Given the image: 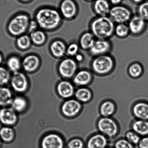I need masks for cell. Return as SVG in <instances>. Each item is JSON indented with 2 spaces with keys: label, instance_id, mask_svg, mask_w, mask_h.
I'll return each instance as SVG.
<instances>
[{
  "label": "cell",
  "instance_id": "6da1fadb",
  "mask_svg": "<svg viewBox=\"0 0 148 148\" xmlns=\"http://www.w3.org/2000/svg\"><path fill=\"white\" fill-rule=\"evenodd\" d=\"M91 33L98 39L107 40L114 32V22L109 17L99 16L95 18L90 24Z\"/></svg>",
  "mask_w": 148,
  "mask_h": 148
},
{
  "label": "cell",
  "instance_id": "7a4b0ae2",
  "mask_svg": "<svg viewBox=\"0 0 148 148\" xmlns=\"http://www.w3.org/2000/svg\"><path fill=\"white\" fill-rule=\"evenodd\" d=\"M38 25L44 29H52L56 28L61 21L60 14L55 10L49 8L40 10L36 15Z\"/></svg>",
  "mask_w": 148,
  "mask_h": 148
},
{
  "label": "cell",
  "instance_id": "3957f363",
  "mask_svg": "<svg viewBox=\"0 0 148 148\" xmlns=\"http://www.w3.org/2000/svg\"><path fill=\"white\" fill-rule=\"evenodd\" d=\"M114 65L112 58L106 54L97 56L93 60L91 64L93 71L100 75L110 73L113 70Z\"/></svg>",
  "mask_w": 148,
  "mask_h": 148
},
{
  "label": "cell",
  "instance_id": "277c9868",
  "mask_svg": "<svg viewBox=\"0 0 148 148\" xmlns=\"http://www.w3.org/2000/svg\"><path fill=\"white\" fill-rule=\"evenodd\" d=\"M28 16L21 14L16 16L11 20L8 25V30L13 35L18 36L26 31L29 24Z\"/></svg>",
  "mask_w": 148,
  "mask_h": 148
},
{
  "label": "cell",
  "instance_id": "5b68a950",
  "mask_svg": "<svg viewBox=\"0 0 148 148\" xmlns=\"http://www.w3.org/2000/svg\"><path fill=\"white\" fill-rule=\"evenodd\" d=\"M110 18L113 22L119 24H125L131 19V12L124 6L117 5L110 9Z\"/></svg>",
  "mask_w": 148,
  "mask_h": 148
},
{
  "label": "cell",
  "instance_id": "8992f818",
  "mask_svg": "<svg viewBox=\"0 0 148 148\" xmlns=\"http://www.w3.org/2000/svg\"><path fill=\"white\" fill-rule=\"evenodd\" d=\"M99 130L110 137L115 136L118 131L117 124L112 119L104 117L100 119L97 123Z\"/></svg>",
  "mask_w": 148,
  "mask_h": 148
},
{
  "label": "cell",
  "instance_id": "52a82bcc",
  "mask_svg": "<svg viewBox=\"0 0 148 148\" xmlns=\"http://www.w3.org/2000/svg\"><path fill=\"white\" fill-rule=\"evenodd\" d=\"M11 83L12 88L18 93L24 92L28 87L27 77L23 73L18 71L14 73L11 78Z\"/></svg>",
  "mask_w": 148,
  "mask_h": 148
},
{
  "label": "cell",
  "instance_id": "ba28073f",
  "mask_svg": "<svg viewBox=\"0 0 148 148\" xmlns=\"http://www.w3.org/2000/svg\"><path fill=\"white\" fill-rule=\"evenodd\" d=\"M41 145L42 148H64V142L59 135L51 133L43 138Z\"/></svg>",
  "mask_w": 148,
  "mask_h": 148
},
{
  "label": "cell",
  "instance_id": "9c48e42d",
  "mask_svg": "<svg viewBox=\"0 0 148 148\" xmlns=\"http://www.w3.org/2000/svg\"><path fill=\"white\" fill-rule=\"evenodd\" d=\"M77 64L74 60L66 59L61 62L59 66V71L62 77L70 78L74 76L77 70Z\"/></svg>",
  "mask_w": 148,
  "mask_h": 148
},
{
  "label": "cell",
  "instance_id": "30bf717a",
  "mask_svg": "<svg viewBox=\"0 0 148 148\" xmlns=\"http://www.w3.org/2000/svg\"><path fill=\"white\" fill-rule=\"evenodd\" d=\"M81 108V105L79 101L75 99H69L63 103L61 110L64 116L71 117L77 115Z\"/></svg>",
  "mask_w": 148,
  "mask_h": 148
},
{
  "label": "cell",
  "instance_id": "8fae6325",
  "mask_svg": "<svg viewBox=\"0 0 148 148\" xmlns=\"http://www.w3.org/2000/svg\"><path fill=\"white\" fill-rule=\"evenodd\" d=\"M18 116L12 108L3 107L0 110V123L7 126L14 125L17 123Z\"/></svg>",
  "mask_w": 148,
  "mask_h": 148
},
{
  "label": "cell",
  "instance_id": "7c38bea8",
  "mask_svg": "<svg viewBox=\"0 0 148 148\" xmlns=\"http://www.w3.org/2000/svg\"><path fill=\"white\" fill-rule=\"evenodd\" d=\"M111 47V44L107 40L98 39L90 51L92 55L98 56L106 54L110 51Z\"/></svg>",
  "mask_w": 148,
  "mask_h": 148
},
{
  "label": "cell",
  "instance_id": "4fadbf2b",
  "mask_svg": "<svg viewBox=\"0 0 148 148\" xmlns=\"http://www.w3.org/2000/svg\"><path fill=\"white\" fill-rule=\"evenodd\" d=\"M147 25V23L138 15L131 18L128 27L130 31L132 34L137 35L144 31Z\"/></svg>",
  "mask_w": 148,
  "mask_h": 148
},
{
  "label": "cell",
  "instance_id": "5bb4252c",
  "mask_svg": "<svg viewBox=\"0 0 148 148\" xmlns=\"http://www.w3.org/2000/svg\"><path fill=\"white\" fill-rule=\"evenodd\" d=\"M58 94L64 99H69L74 94V89L73 84L67 81H62L58 83L57 87Z\"/></svg>",
  "mask_w": 148,
  "mask_h": 148
},
{
  "label": "cell",
  "instance_id": "9a60e30c",
  "mask_svg": "<svg viewBox=\"0 0 148 148\" xmlns=\"http://www.w3.org/2000/svg\"><path fill=\"white\" fill-rule=\"evenodd\" d=\"M61 10L62 14L65 18H71L76 15L77 7L72 0H64L61 3Z\"/></svg>",
  "mask_w": 148,
  "mask_h": 148
},
{
  "label": "cell",
  "instance_id": "2e32d148",
  "mask_svg": "<svg viewBox=\"0 0 148 148\" xmlns=\"http://www.w3.org/2000/svg\"><path fill=\"white\" fill-rule=\"evenodd\" d=\"M107 144V140L105 136L101 134H97L89 139L87 148H104Z\"/></svg>",
  "mask_w": 148,
  "mask_h": 148
},
{
  "label": "cell",
  "instance_id": "e0dca14e",
  "mask_svg": "<svg viewBox=\"0 0 148 148\" xmlns=\"http://www.w3.org/2000/svg\"><path fill=\"white\" fill-rule=\"evenodd\" d=\"M134 114L140 120H148V104L140 102L135 104L133 108Z\"/></svg>",
  "mask_w": 148,
  "mask_h": 148
},
{
  "label": "cell",
  "instance_id": "ac0fdd59",
  "mask_svg": "<svg viewBox=\"0 0 148 148\" xmlns=\"http://www.w3.org/2000/svg\"><path fill=\"white\" fill-rule=\"evenodd\" d=\"M110 4L107 0H96L94 5L96 13L99 16H107L110 10Z\"/></svg>",
  "mask_w": 148,
  "mask_h": 148
},
{
  "label": "cell",
  "instance_id": "d6986e66",
  "mask_svg": "<svg viewBox=\"0 0 148 148\" xmlns=\"http://www.w3.org/2000/svg\"><path fill=\"white\" fill-rule=\"evenodd\" d=\"M24 70L28 72H31L36 69L39 64V60L36 56L29 55L24 59L23 62Z\"/></svg>",
  "mask_w": 148,
  "mask_h": 148
},
{
  "label": "cell",
  "instance_id": "ffe728a7",
  "mask_svg": "<svg viewBox=\"0 0 148 148\" xmlns=\"http://www.w3.org/2000/svg\"><path fill=\"white\" fill-rule=\"evenodd\" d=\"M13 100L10 90L8 88L0 86V107H5L11 105Z\"/></svg>",
  "mask_w": 148,
  "mask_h": 148
},
{
  "label": "cell",
  "instance_id": "44dd1931",
  "mask_svg": "<svg viewBox=\"0 0 148 148\" xmlns=\"http://www.w3.org/2000/svg\"><path fill=\"white\" fill-rule=\"evenodd\" d=\"M92 76L90 72L86 70H81L75 76L73 81L77 86L86 85L90 82Z\"/></svg>",
  "mask_w": 148,
  "mask_h": 148
},
{
  "label": "cell",
  "instance_id": "7402d4cb",
  "mask_svg": "<svg viewBox=\"0 0 148 148\" xmlns=\"http://www.w3.org/2000/svg\"><path fill=\"white\" fill-rule=\"evenodd\" d=\"M96 40L95 37L92 33H85L80 37V45L84 50H90L93 47Z\"/></svg>",
  "mask_w": 148,
  "mask_h": 148
},
{
  "label": "cell",
  "instance_id": "603a6c76",
  "mask_svg": "<svg viewBox=\"0 0 148 148\" xmlns=\"http://www.w3.org/2000/svg\"><path fill=\"white\" fill-rule=\"evenodd\" d=\"M132 128L137 134L146 136L148 134V121L140 120L136 121L132 125Z\"/></svg>",
  "mask_w": 148,
  "mask_h": 148
},
{
  "label": "cell",
  "instance_id": "cb8c5ba5",
  "mask_svg": "<svg viewBox=\"0 0 148 148\" xmlns=\"http://www.w3.org/2000/svg\"><path fill=\"white\" fill-rule=\"evenodd\" d=\"M11 105L12 108L16 112H22L27 108L28 103L25 98L17 96L13 99Z\"/></svg>",
  "mask_w": 148,
  "mask_h": 148
},
{
  "label": "cell",
  "instance_id": "d4e9b609",
  "mask_svg": "<svg viewBox=\"0 0 148 148\" xmlns=\"http://www.w3.org/2000/svg\"><path fill=\"white\" fill-rule=\"evenodd\" d=\"M51 49L53 55L57 57L64 56L66 51L65 45L62 42L59 40L52 43L51 46Z\"/></svg>",
  "mask_w": 148,
  "mask_h": 148
},
{
  "label": "cell",
  "instance_id": "484cf974",
  "mask_svg": "<svg viewBox=\"0 0 148 148\" xmlns=\"http://www.w3.org/2000/svg\"><path fill=\"white\" fill-rule=\"evenodd\" d=\"M15 137V133L9 126H4L0 129V138L6 143L12 142Z\"/></svg>",
  "mask_w": 148,
  "mask_h": 148
},
{
  "label": "cell",
  "instance_id": "4316f807",
  "mask_svg": "<svg viewBox=\"0 0 148 148\" xmlns=\"http://www.w3.org/2000/svg\"><path fill=\"white\" fill-rule=\"evenodd\" d=\"M75 95L77 99L82 102L88 101L91 97V93L90 90L84 88L78 89L76 90Z\"/></svg>",
  "mask_w": 148,
  "mask_h": 148
},
{
  "label": "cell",
  "instance_id": "83f0119b",
  "mask_svg": "<svg viewBox=\"0 0 148 148\" xmlns=\"http://www.w3.org/2000/svg\"><path fill=\"white\" fill-rule=\"evenodd\" d=\"M115 110V106L110 101H106L101 104L100 108L101 114L104 117H108L113 114Z\"/></svg>",
  "mask_w": 148,
  "mask_h": 148
},
{
  "label": "cell",
  "instance_id": "f1b7e54d",
  "mask_svg": "<svg viewBox=\"0 0 148 148\" xmlns=\"http://www.w3.org/2000/svg\"><path fill=\"white\" fill-rule=\"evenodd\" d=\"M128 71L129 74L131 77H138L140 76L143 73V67L139 63H133L129 66Z\"/></svg>",
  "mask_w": 148,
  "mask_h": 148
},
{
  "label": "cell",
  "instance_id": "f546056e",
  "mask_svg": "<svg viewBox=\"0 0 148 148\" xmlns=\"http://www.w3.org/2000/svg\"><path fill=\"white\" fill-rule=\"evenodd\" d=\"M31 39L34 44L40 45L43 44L45 41V36L42 31H35L31 33Z\"/></svg>",
  "mask_w": 148,
  "mask_h": 148
},
{
  "label": "cell",
  "instance_id": "4dcf8cb0",
  "mask_svg": "<svg viewBox=\"0 0 148 148\" xmlns=\"http://www.w3.org/2000/svg\"><path fill=\"white\" fill-rule=\"evenodd\" d=\"M130 32L129 27L125 24H119L115 27L114 32L116 35L121 38L126 36Z\"/></svg>",
  "mask_w": 148,
  "mask_h": 148
},
{
  "label": "cell",
  "instance_id": "1f68e13d",
  "mask_svg": "<svg viewBox=\"0 0 148 148\" xmlns=\"http://www.w3.org/2000/svg\"><path fill=\"white\" fill-rule=\"evenodd\" d=\"M7 64L8 68L14 73L18 72L21 68V62L16 57H12L9 58Z\"/></svg>",
  "mask_w": 148,
  "mask_h": 148
},
{
  "label": "cell",
  "instance_id": "d6a6232c",
  "mask_svg": "<svg viewBox=\"0 0 148 148\" xmlns=\"http://www.w3.org/2000/svg\"><path fill=\"white\" fill-rule=\"evenodd\" d=\"M139 16L148 23V1L140 4L138 8Z\"/></svg>",
  "mask_w": 148,
  "mask_h": 148
},
{
  "label": "cell",
  "instance_id": "836d02e7",
  "mask_svg": "<svg viewBox=\"0 0 148 148\" xmlns=\"http://www.w3.org/2000/svg\"><path fill=\"white\" fill-rule=\"evenodd\" d=\"M10 79L9 72L4 67H0V86L8 84Z\"/></svg>",
  "mask_w": 148,
  "mask_h": 148
},
{
  "label": "cell",
  "instance_id": "e575fe53",
  "mask_svg": "<svg viewBox=\"0 0 148 148\" xmlns=\"http://www.w3.org/2000/svg\"><path fill=\"white\" fill-rule=\"evenodd\" d=\"M17 44L20 48L25 49L29 47L31 44V40L28 36H21L17 40Z\"/></svg>",
  "mask_w": 148,
  "mask_h": 148
},
{
  "label": "cell",
  "instance_id": "d590c367",
  "mask_svg": "<svg viewBox=\"0 0 148 148\" xmlns=\"http://www.w3.org/2000/svg\"><path fill=\"white\" fill-rule=\"evenodd\" d=\"M126 139L128 141L134 144L138 143L140 141V138L135 132H129L126 134Z\"/></svg>",
  "mask_w": 148,
  "mask_h": 148
},
{
  "label": "cell",
  "instance_id": "8d00e7d4",
  "mask_svg": "<svg viewBox=\"0 0 148 148\" xmlns=\"http://www.w3.org/2000/svg\"><path fill=\"white\" fill-rule=\"evenodd\" d=\"M67 146L69 148H83V143L80 139L74 138L69 142Z\"/></svg>",
  "mask_w": 148,
  "mask_h": 148
},
{
  "label": "cell",
  "instance_id": "74e56055",
  "mask_svg": "<svg viewBox=\"0 0 148 148\" xmlns=\"http://www.w3.org/2000/svg\"><path fill=\"white\" fill-rule=\"evenodd\" d=\"M115 148H133L132 144L125 139H120L116 142Z\"/></svg>",
  "mask_w": 148,
  "mask_h": 148
},
{
  "label": "cell",
  "instance_id": "f35d334b",
  "mask_svg": "<svg viewBox=\"0 0 148 148\" xmlns=\"http://www.w3.org/2000/svg\"><path fill=\"white\" fill-rule=\"evenodd\" d=\"M78 50V45L75 43H73L69 46L67 49V52L69 55L73 56L77 54Z\"/></svg>",
  "mask_w": 148,
  "mask_h": 148
},
{
  "label": "cell",
  "instance_id": "ab89813d",
  "mask_svg": "<svg viewBox=\"0 0 148 148\" xmlns=\"http://www.w3.org/2000/svg\"><path fill=\"white\" fill-rule=\"evenodd\" d=\"M138 143L140 148H148V137L143 138L139 141Z\"/></svg>",
  "mask_w": 148,
  "mask_h": 148
},
{
  "label": "cell",
  "instance_id": "60d3db41",
  "mask_svg": "<svg viewBox=\"0 0 148 148\" xmlns=\"http://www.w3.org/2000/svg\"><path fill=\"white\" fill-rule=\"evenodd\" d=\"M38 23L36 21H32L30 22L28 27L29 32H33L35 31L38 27Z\"/></svg>",
  "mask_w": 148,
  "mask_h": 148
},
{
  "label": "cell",
  "instance_id": "b9f144b4",
  "mask_svg": "<svg viewBox=\"0 0 148 148\" xmlns=\"http://www.w3.org/2000/svg\"><path fill=\"white\" fill-rule=\"evenodd\" d=\"M122 0H110V2L114 5H117L121 2Z\"/></svg>",
  "mask_w": 148,
  "mask_h": 148
},
{
  "label": "cell",
  "instance_id": "7bdbcfd3",
  "mask_svg": "<svg viewBox=\"0 0 148 148\" xmlns=\"http://www.w3.org/2000/svg\"><path fill=\"white\" fill-rule=\"evenodd\" d=\"M76 58L77 61H82L83 58L81 54H78L76 55Z\"/></svg>",
  "mask_w": 148,
  "mask_h": 148
},
{
  "label": "cell",
  "instance_id": "ee69618b",
  "mask_svg": "<svg viewBox=\"0 0 148 148\" xmlns=\"http://www.w3.org/2000/svg\"><path fill=\"white\" fill-rule=\"evenodd\" d=\"M134 2L136 3H140L142 2L143 0H133Z\"/></svg>",
  "mask_w": 148,
  "mask_h": 148
},
{
  "label": "cell",
  "instance_id": "f6af8a7d",
  "mask_svg": "<svg viewBox=\"0 0 148 148\" xmlns=\"http://www.w3.org/2000/svg\"><path fill=\"white\" fill-rule=\"evenodd\" d=\"M2 55H1V54L0 53V64H1V62H2Z\"/></svg>",
  "mask_w": 148,
  "mask_h": 148
},
{
  "label": "cell",
  "instance_id": "bcb514c9",
  "mask_svg": "<svg viewBox=\"0 0 148 148\" xmlns=\"http://www.w3.org/2000/svg\"><path fill=\"white\" fill-rule=\"evenodd\" d=\"M22 1H29V0H22Z\"/></svg>",
  "mask_w": 148,
  "mask_h": 148
},
{
  "label": "cell",
  "instance_id": "7dc6e473",
  "mask_svg": "<svg viewBox=\"0 0 148 148\" xmlns=\"http://www.w3.org/2000/svg\"><path fill=\"white\" fill-rule=\"evenodd\" d=\"M1 140H0V146H1Z\"/></svg>",
  "mask_w": 148,
  "mask_h": 148
},
{
  "label": "cell",
  "instance_id": "c3c4849f",
  "mask_svg": "<svg viewBox=\"0 0 148 148\" xmlns=\"http://www.w3.org/2000/svg\"><path fill=\"white\" fill-rule=\"evenodd\" d=\"M87 1H92V0H87Z\"/></svg>",
  "mask_w": 148,
  "mask_h": 148
}]
</instances>
